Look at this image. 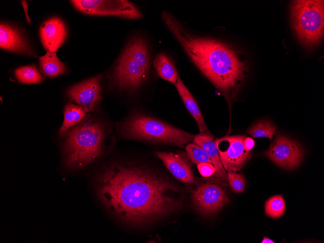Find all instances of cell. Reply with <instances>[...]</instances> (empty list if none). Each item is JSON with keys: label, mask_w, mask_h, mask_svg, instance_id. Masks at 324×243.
I'll return each mask as SVG.
<instances>
[{"label": "cell", "mask_w": 324, "mask_h": 243, "mask_svg": "<svg viewBox=\"0 0 324 243\" xmlns=\"http://www.w3.org/2000/svg\"><path fill=\"white\" fill-rule=\"evenodd\" d=\"M97 196L110 215L127 226L141 227L181 210V188L169 177L142 165L113 161L95 179Z\"/></svg>", "instance_id": "obj_1"}, {"label": "cell", "mask_w": 324, "mask_h": 243, "mask_svg": "<svg viewBox=\"0 0 324 243\" xmlns=\"http://www.w3.org/2000/svg\"><path fill=\"white\" fill-rule=\"evenodd\" d=\"M162 16L190 59L217 88L227 94L236 90L246 69L236 51L216 40L192 34L167 11Z\"/></svg>", "instance_id": "obj_2"}, {"label": "cell", "mask_w": 324, "mask_h": 243, "mask_svg": "<svg viewBox=\"0 0 324 243\" xmlns=\"http://www.w3.org/2000/svg\"><path fill=\"white\" fill-rule=\"evenodd\" d=\"M109 126L104 118L89 113L70 129L63 146L65 167L79 170L96 163L103 154Z\"/></svg>", "instance_id": "obj_3"}, {"label": "cell", "mask_w": 324, "mask_h": 243, "mask_svg": "<svg viewBox=\"0 0 324 243\" xmlns=\"http://www.w3.org/2000/svg\"><path fill=\"white\" fill-rule=\"evenodd\" d=\"M124 139L153 141L182 147L194 135L156 118L134 112L118 125Z\"/></svg>", "instance_id": "obj_4"}, {"label": "cell", "mask_w": 324, "mask_h": 243, "mask_svg": "<svg viewBox=\"0 0 324 243\" xmlns=\"http://www.w3.org/2000/svg\"><path fill=\"white\" fill-rule=\"evenodd\" d=\"M290 8L292 27L299 40L308 47L317 45L324 35V0H294Z\"/></svg>", "instance_id": "obj_5"}, {"label": "cell", "mask_w": 324, "mask_h": 243, "mask_svg": "<svg viewBox=\"0 0 324 243\" xmlns=\"http://www.w3.org/2000/svg\"><path fill=\"white\" fill-rule=\"evenodd\" d=\"M77 10L83 14L98 16H114L127 19L143 17L131 2L125 0H73L70 1Z\"/></svg>", "instance_id": "obj_6"}, {"label": "cell", "mask_w": 324, "mask_h": 243, "mask_svg": "<svg viewBox=\"0 0 324 243\" xmlns=\"http://www.w3.org/2000/svg\"><path fill=\"white\" fill-rule=\"evenodd\" d=\"M215 180L204 179L191 192L193 205L202 214L215 213L228 201L223 187Z\"/></svg>", "instance_id": "obj_7"}, {"label": "cell", "mask_w": 324, "mask_h": 243, "mask_svg": "<svg viewBox=\"0 0 324 243\" xmlns=\"http://www.w3.org/2000/svg\"><path fill=\"white\" fill-rule=\"evenodd\" d=\"M147 76L126 48L116 63L112 80L119 89L132 92L139 88Z\"/></svg>", "instance_id": "obj_8"}, {"label": "cell", "mask_w": 324, "mask_h": 243, "mask_svg": "<svg viewBox=\"0 0 324 243\" xmlns=\"http://www.w3.org/2000/svg\"><path fill=\"white\" fill-rule=\"evenodd\" d=\"M244 135H227L215 140L221 163L227 171H238L242 169L251 158L250 151L243 146Z\"/></svg>", "instance_id": "obj_9"}, {"label": "cell", "mask_w": 324, "mask_h": 243, "mask_svg": "<svg viewBox=\"0 0 324 243\" xmlns=\"http://www.w3.org/2000/svg\"><path fill=\"white\" fill-rule=\"evenodd\" d=\"M265 154L277 165L286 169L291 170L301 162L303 151L296 141L278 133Z\"/></svg>", "instance_id": "obj_10"}, {"label": "cell", "mask_w": 324, "mask_h": 243, "mask_svg": "<svg viewBox=\"0 0 324 243\" xmlns=\"http://www.w3.org/2000/svg\"><path fill=\"white\" fill-rule=\"evenodd\" d=\"M101 76L91 78L69 87L66 94L69 99L87 113L96 111L102 99Z\"/></svg>", "instance_id": "obj_11"}, {"label": "cell", "mask_w": 324, "mask_h": 243, "mask_svg": "<svg viewBox=\"0 0 324 243\" xmlns=\"http://www.w3.org/2000/svg\"><path fill=\"white\" fill-rule=\"evenodd\" d=\"M0 48L17 54L36 56L21 30L4 22H1L0 24Z\"/></svg>", "instance_id": "obj_12"}, {"label": "cell", "mask_w": 324, "mask_h": 243, "mask_svg": "<svg viewBox=\"0 0 324 243\" xmlns=\"http://www.w3.org/2000/svg\"><path fill=\"white\" fill-rule=\"evenodd\" d=\"M155 154L176 179L187 184L194 182L192 165L183 152L157 151Z\"/></svg>", "instance_id": "obj_13"}, {"label": "cell", "mask_w": 324, "mask_h": 243, "mask_svg": "<svg viewBox=\"0 0 324 243\" xmlns=\"http://www.w3.org/2000/svg\"><path fill=\"white\" fill-rule=\"evenodd\" d=\"M67 32L65 24L58 17L46 20L39 28L40 40L47 51L56 52L65 42Z\"/></svg>", "instance_id": "obj_14"}, {"label": "cell", "mask_w": 324, "mask_h": 243, "mask_svg": "<svg viewBox=\"0 0 324 243\" xmlns=\"http://www.w3.org/2000/svg\"><path fill=\"white\" fill-rule=\"evenodd\" d=\"M193 143L200 146L211 158L216 171L213 176L217 179L227 181V175L223 167L218 153V151L212 135L206 130L195 135Z\"/></svg>", "instance_id": "obj_15"}, {"label": "cell", "mask_w": 324, "mask_h": 243, "mask_svg": "<svg viewBox=\"0 0 324 243\" xmlns=\"http://www.w3.org/2000/svg\"><path fill=\"white\" fill-rule=\"evenodd\" d=\"M175 85L188 111L196 121L200 132L207 130V127L196 101L180 77H178Z\"/></svg>", "instance_id": "obj_16"}, {"label": "cell", "mask_w": 324, "mask_h": 243, "mask_svg": "<svg viewBox=\"0 0 324 243\" xmlns=\"http://www.w3.org/2000/svg\"><path fill=\"white\" fill-rule=\"evenodd\" d=\"M126 48L131 57L148 75L151 67L150 54L146 41L141 37L130 40Z\"/></svg>", "instance_id": "obj_17"}, {"label": "cell", "mask_w": 324, "mask_h": 243, "mask_svg": "<svg viewBox=\"0 0 324 243\" xmlns=\"http://www.w3.org/2000/svg\"><path fill=\"white\" fill-rule=\"evenodd\" d=\"M153 65L158 76L162 79L175 84L178 77L172 61L165 54L160 53L153 60Z\"/></svg>", "instance_id": "obj_18"}, {"label": "cell", "mask_w": 324, "mask_h": 243, "mask_svg": "<svg viewBox=\"0 0 324 243\" xmlns=\"http://www.w3.org/2000/svg\"><path fill=\"white\" fill-rule=\"evenodd\" d=\"M39 64L42 72L49 78L62 75L66 71L65 65L58 58L56 52L47 51L39 57Z\"/></svg>", "instance_id": "obj_19"}, {"label": "cell", "mask_w": 324, "mask_h": 243, "mask_svg": "<svg viewBox=\"0 0 324 243\" xmlns=\"http://www.w3.org/2000/svg\"><path fill=\"white\" fill-rule=\"evenodd\" d=\"M87 113L80 106L67 103L64 111V121L59 130L60 136H64L72 127L81 122L86 116Z\"/></svg>", "instance_id": "obj_20"}, {"label": "cell", "mask_w": 324, "mask_h": 243, "mask_svg": "<svg viewBox=\"0 0 324 243\" xmlns=\"http://www.w3.org/2000/svg\"><path fill=\"white\" fill-rule=\"evenodd\" d=\"M15 75L19 82L24 84H38L44 80L34 64L17 68Z\"/></svg>", "instance_id": "obj_21"}, {"label": "cell", "mask_w": 324, "mask_h": 243, "mask_svg": "<svg viewBox=\"0 0 324 243\" xmlns=\"http://www.w3.org/2000/svg\"><path fill=\"white\" fill-rule=\"evenodd\" d=\"M276 130V127L271 122L261 120L249 128L247 132L253 137H267L272 140Z\"/></svg>", "instance_id": "obj_22"}, {"label": "cell", "mask_w": 324, "mask_h": 243, "mask_svg": "<svg viewBox=\"0 0 324 243\" xmlns=\"http://www.w3.org/2000/svg\"><path fill=\"white\" fill-rule=\"evenodd\" d=\"M285 210V203L281 195H276L270 197L265 204V213L271 218L280 217L284 214Z\"/></svg>", "instance_id": "obj_23"}, {"label": "cell", "mask_w": 324, "mask_h": 243, "mask_svg": "<svg viewBox=\"0 0 324 243\" xmlns=\"http://www.w3.org/2000/svg\"><path fill=\"white\" fill-rule=\"evenodd\" d=\"M185 150L186 157L193 163L195 164L203 162L212 164L210 157L199 145L194 143L189 144L186 146Z\"/></svg>", "instance_id": "obj_24"}, {"label": "cell", "mask_w": 324, "mask_h": 243, "mask_svg": "<svg viewBox=\"0 0 324 243\" xmlns=\"http://www.w3.org/2000/svg\"><path fill=\"white\" fill-rule=\"evenodd\" d=\"M227 180L231 190L236 193H243L245 187V181L243 175L236 171L227 173Z\"/></svg>", "instance_id": "obj_25"}, {"label": "cell", "mask_w": 324, "mask_h": 243, "mask_svg": "<svg viewBox=\"0 0 324 243\" xmlns=\"http://www.w3.org/2000/svg\"><path fill=\"white\" fill-rule=\"evenodd\" d=\"M198 170L203 177H210L214 175L216 169L214 165L210 163L203 162L197 164Z\"/></svg>", "instance_id": "obj_26"}, {"label": "cell", "mask_w": 324, "mask_h": 243, "mask_svg": "<svg viewBox=\"0 0 324 243\" xmlns=\"http://www.w3.org/2000/svg\"><path fill=\"white\" fill-rule=\"evenodd\" d=\"M255 146L254 140L250 137H245L243 141V146L246 151H250Z\"/></svg>", "instance_id": "obj_27"}, {"label": "cell", "mask_w": 324, "mask_h": 243, "mask_svg": "<svg viewBox=\"0 0 324 243\" xmlns=\"http://www.w3.org/2000/svg\"><path fill=\"white\" fill-rule=\"evenodd\" d=\"M21 4H22V7L24 9V11L25 12V16H26V19L27 20V22H28V23L29 24H30L31 23V19L29 18V17L28 15V14H27V7H28L27 2L25 0H22L21 1Z\"/></svg>", "instance_id": "obj_28"}, {"label": "cell", "mask_w": 324, "mask_h": 243, "mask_svg": "<svg viewBox=\"0 0 324 243\" xmlns=\"http://www.w3.org/2000/svg\"><path fill=\"white\" fill-rule=\"evenodd\" d=\"M261 243H274L275 242H274V241H273L271 239H270L268 238L264 237L263 239L261 241Z\"/></svg>", "instance_id": "obj_29"}]
</instances>
